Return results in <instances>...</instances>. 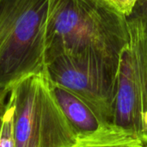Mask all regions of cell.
I'll use <instances>...</instances> for the list:
<instances>
[{
  "label": "cell",
  "mask_w": 147,
  "mask_h": 147,
  "mask_svg": "<svg viewBox=\"0 0 147 147\" xmlns=\"http://www.w3.org/2000/svg\"><path fill=\"white\" fill-rule=\"evenodd\" d=\"M128 37L127 17L108 0H49L47 60L92 53L120 64Z\"/></svg>",
  "instance_id": "cell-1"
},
{
  "label": "cell",
  "mask_w": 147,
  "mask_h": 147,
  "mask_svg": "<svg viewBox=\"0 0 147 147\" xmlns=\"http://www.w3.org/2000/svg\"><path fill=\"white\" fill-rule=\"evenodd\" d=\"M49 0H0V90L46 71Z\"/></svg>",
  "instance_id": "cell-2"
},
{
  "label": "cell",
  "mask_w": 147,
  "mask_h": 147,
  "mask_svg": "<svg viewBox=\"0 0 147 147\" xmlns=\"http://www.w3.org/2000/svg\"><path fill=\"white\" fill-rule=\"evenodd\" d=\"M13 105L14 147H71L77 134L59 108L46 71L17 82Z\"/></svg>",
  "instance_id": "cell-3"
},
{
  "label": "cell",
  "mask_w": 147,
  "mask_h": 147,
  "mask_svg": "<svg viewBox=\"0 0 147 147\" xmlns=\"http://www.w3.org/2000/svg\"><path fill=\"white\" fill-rule=\"evenodd\" d=\"M127 20L129 37L118 69L113 122L147 147V20Z\"/></svg>",
  "instance_id": "cell-4"
},
{
  "label": "cell",
  "mask_w": 147,
  "mask_h": 147,
  "mask_svg": "<svg viewBox=\"0 0 147 147\" xmlns=\"http://www.w3.org/2000/svg\"><path fill=\"white\" fill-rule=\"evenodd\" d=\"M119 65L92 53L60 54L47 60L46 72L52 84L72 93L104 121L113 122Z\"/></svg>",
  "instance_id": "cell-5"
},
{
  "label": "cell",
  "mask_w": 147,
  "mask_h": 147,
  "mask_svg": "<svg viewBox=\"0 0 147 147\" xmlns=\"http://www.w3.org/2000/svg\"><path fill=\"white\" fill-rule=\"evenodd\" d=\"M52 89L59 108L77 137L96 133L113 123L102 120L85 102L68 90L53 84Z\"/></svg>",
  "instance_id": "cell-6"
},
{
  "label": "cell",
  "mask_w": 147,
  "mask_h": 147,
  "mask_svg": "<svg viewBox=\"0 0 147 147\" xmlns=\"http://www.w3.org/2000/svg\"><path fill=\"white\" fill-rule=\"evenodd\" d=\"M71 147L146 146L135 134L111 123L96 133L86 136H78Z\"/></svg>",
  "instance_id": "cell-7"
},
{
  "label": "cell",
  "mask_w": 147,
  "mask_h": 147,
  "mask_svg": "<svg viewBox=\"0 0 147 147\" xmlns=\"http://www.w3.org/2000/svg\"><path fill=\"white\" fill-rule=\"evenodd\" d=\"M13 115L14 105L9 95L3 117L0 133V147H14L13 141Z\"/></svg>",
  "instance_id": "cell-8"
},
{
  "label": "cell",
  "mask_w": 147,
  "mask_h": 147,
  "mask_svg": "<svg viewBox=\"0 0 147 147\" xmlns=\"http://www.w3.org/2000/svg\"><path fill=\"white\" fill-rule=\"evenodd\" d=\"M116 9L127 17H129L135 7L138 0H108Z\"/></svg>",
  "instance_id": "cell-9"
},
{
  "label": "cell",
  "mask_w": 147,
  "mask_h": 147,
  "mask_svg": "<svg viewBox=\"0 0 147 147\" xmlns=\"http://www.w3.org/2000/svg\"><path fill=\"white\" fill-rule=\"evenodd\" d=\"M130 16L142 17L147 20V0H138Z\"/></svg>",
  "instance_id": "cell-10"
},
{
  "label": "cell",
  "mask_w": 147,
  "mask_h": 147,
  "mask_svg": "<svg viewBox=\"0 0 147 147\" xmlns=\"http://www.w3.org/2000/svg\"><path fill=\"white\" fill-rule=\"evenodd\" d=\"M9 93L4 92V91L0 90V106H4L6 104L7 100H8V96H9Z\"/></svg>",
  "instance_id": "cell-11"
},
{
  "label": "cell",
  "mask_w": 147,
  "mask_h": 147,
  "mask_svg": "<svg viewBox=\"0 0 147 147\" xmlns=\"http://www.w3.org/2000/svg\"><path fill=\"white\" fill-rule=\"evenodd\" d=\"M5 106H0V133H1V128H2V123H3V114H4V109H5Z\"/></svg>",
  "instance_id": "cell-12"
}]
</instances>
